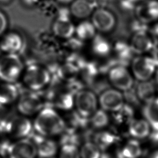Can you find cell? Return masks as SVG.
I'll use <instances>...</instances> for the list:
<instances>
[{"label":"cell","instance_id":"cell-36","mask_svg":"<svg viewBox=\"0 0 158 158\" xmlns=\"http://www.w3.org/2000/svg\"><path fill=\"white\" fill-rule=\"evenodd\" d=\"M148 158H158V150L152 152Z\"/></svg>","mask_w":158,"mask_h":158},{"label":"cell","instance_id":"cell-26","mask_svg":"<svg viewBox=\"0 0 158 158\" xmlns=\"http://www.w3.org/2000/svg\"><path fill=\"white\" fill-rule=\"evenodd\" d=\"M142 154L140 143L136 139L128 141L117 153V158H138Z\"/></svg>","mask_w":158,"mask_h":158},{"label":"cell","instance_id":"cell-17","mask_svg":"<svg viewBox=\"0 0 158 158\" xmlns=\"http://www.w3.org/2000/svg\"><path fill=\"white\" fill-rule=\"evenodd\" d=\"M99 4L96 0H73L70 3V14L78 19L85 20L90 17Z\"/></svg>","mask_w":158,"mask_h":158},{"label":"cell","instance_id":"cell-21","mask_svg":"<svg viewBox=\"0 0 158 158\" xmlns=\"http://www.w3.org/2000/svg\"><path fill=\"white\" fill-rule=\"evenodd\" d=\"M127 130L128 134L135 138H144L149 135L151 127L146 120L133 118Z\"/></svg>","mask_w":158,"mask_h":158},{"label":"cell","instance_id":"cell-38","mask_svg":"<svg viewBox=\"0 0 158 158\" xmlns=\"http://www.w3.org/2000/svg\"><path fill=\"white\" fill-rule=\"evenodd\" d=\"M73 0H56L57 2L63 4H70Z\"/></svg>","mask_w":158,"mask_h":158},{"label":"cell","instance_id":"cell-16","mask_svg":"<svg viewBox=\"0 0 158 158\" xmlns=\"http://www.w3.org/2000/svg\"><path fill=\"white\" fill-rule=\"evenodd\" d=\"M119 139L120 138L115 132L103 129L93 130L89 136V141L93 142L102 151H106Z\"/></svg>","mask_w":158,"mask_h":158},{"label":"cell","instance_id":"cell-42","mask_svg":"<svg viewBox=\"0 0 158 158\" xmlns=\"http://www.w3.org/2000/svg\"><path fill=\"white\" fill-rule=\"evenodd\" d=\"M1 49H0V56H1Z\"/></svg>","mask_w":158,"mask_h":158},{"label":"cell","instance_id":"cell-13","mask_svg":"<svg viewBox=\"0 0 158 158\" xmlns=\"http://www.w3.org/2000/svg\"><path fill=\"white\" fill-rule=\"evenodd\" d=\"M34 142L40 158H51L55 157L58 151V144L51 137L39 135L35 132L30 137Z\"/></svg>","mask_w":158,"mask_h":158},{"label":"cell","instance_id":"cell-5","mask_svg":"<svg viewBox=\"0 0 158 158\" xmlns=\"http://www.w3.org/2000/svg\"><path fill=\"white\" fill-rule=\"evenodd\" d=\"M98 98L91 89L82 88L74 97L75 110L83 118L89 119L98 109Z\"/></svg>","mask_w":158,"mask_h":158},{"label":"cell","instance_id":"cell-41","mask_svg":"<svg viewBox=\"0 0 158 158\" xmlns=\"http://www.w3.org/2000/svg\"><path fill=\"white\" fill-rule=\"evenodd\" d=\"M8 1V0H0L1 2H5V1Z\"/></svg>","mask_w":158,"mask_h":158},{"label":"cell","instance_id":"cell-7","mask_svg":"<svg viewBox=\"0 0 158 158\" xmlns=\"http://www.w3.org/2000/svg\"><path fill=\"white\" fill-rule=\"evenodd\" d=\"M107 80L115 89L126 91L133 88L134 80L129 70L125 65L116 64L107 72Z\"/></svg>","mask_w":158,"mask_h":158},{"label":"cell","instance_id":"cell-34","mask_svg":"<svg viewBox=\"0 0 158 158\" xmlns=\"http://www.w3.org/2000/svg\"><path fill=\"white\" fill-rule=\"evenodd\" d=\"M152 59L154 61L156 67H158V47H154L152 49Z\"/></svg>","mask_w":158,"mask_h":158},{"label":"cell","instance_id":"cell-25","mask_svg":"<svg viewBox=\"0 0 158 158\" xmlns=\"http://www.w3.org/2000/svg\"><path fill=\"white\" fill-rule=\"evenodd\" d=\"M112 52H114L117 61L120 62L121 65L125 66L129 63L131 59L133 54H134L129 44L122 41L116 42L112 46Z\"/></svg>","mask_w":158,"mask_h":158},{"label":"cell","instance_id":"cell-40","mask_svg":"<svg viewBox=\"0 0 158 158\" xmlns=\"http://www.w3.org/2000/svg\"><path fill=\"white\" fill-rule=\"evenodd\" d=\"M133 2H138V1H143V0H130Z\"/></svg>","mask_w":158,"mask_h":158},{"label":"cell","instance_id":"cell-43","mask_svg":"<svg viewBox=\"0 0 158 158\" xmlns=\"http://www.w3.org/2000/svg\"><path fill=\"white\" fill-rule=\"evenodd\" d=\"M51 158H56V157H51Z\"/></svg>","mask_w":158,"mask_h":158},{"label":"cell","instance_id":"cell-2","mask_svg":"<svg viewBox=\"0 0 158 158\" xmlns=\"http://www.w3.org/2000/svg\"><path fill=\"white\" fill-rule=\"evenodd\" d=\"M20 79L27 89L40 92L51 83L52 75L45 67L31 64L24 68Z\"/></svg>","mask_w":158,"mask_h":158},{"label":"cell","instance_id":"cell-35","mask_svg":"<svg viewBox=\"0 0 158 158\" xmlns=\"http://www.w3.org/2000/svg\"><path fill=\"white\" fill-rule=\"evenodd\" d=\"M6 133L5 132V130L2 128V127L0 125V145L5 143L6 141H8L6 138Z\"/></svg>","mask_w":158,"mask_h":158},{"label":"cell","instance_id":"cell-31","mask_svg":"<svg viewBox=\"0 0 158 158\" xmlns=\"http://www.w3.org/2000/svg\"><path fill=\"white\" fill-rule=\"evenodd\" d=\"M7 23V19L6 15L0 10V37L5 33Z\"/></svg>","mask_w":158,"mask_h":158},{"label":"cell","instance_id":"cell-32","mask_svg":"<svg viewBox=\"0 0 158 158\" xmlns=\"http://www.w3.org/2000/svg\"><path fill=\"white\" fill-rule=\"evenodd\" d=\"M9 143V141H7L0 145V158H8L7 149Z\"/></svg>","mask_w":158,"mask_h":158},{"label":"cell","instance_id":"cell-22","mask_svg":"<svg viewBox=\"0 0 158 158\" xmlns=\"http://www.w3.org/2000/svg\"><path fill=\"white\" fill-rule=\"evenodd\" d=\"M135 91L139 101L146 104L151 102L155 98V85L151 81L147 80L139 82L137 84Z\"/></svg>","mask_w":158,"mask_h":158},{"label":"cell","instance_id":"cell-1","mask_svg":"<svg viewBox=\"0 0 158 158\" xmlns=\"http://www.w3.org/2000/svg\"><path fill=\"white\" fill-rule=\"evenodd\" d=\"M33 125L34 132L51 138L60 135L65 128L63 117L54 108L48 106L37 114Z\"/></svg>","mask_w":158,"mask_h":158},{"label":"cell","instance_id":"cell-8","mask_svg":"<svg viewBox=\"0 0 158 158\" xmlns=\"http://www.w3.org/2000/svg\"><path fill=\"white\" fill-rule=\"evenodd\" d=\"M70 10L59 9L52 25V34L59 39L68 40L75 35V26L70 18Z\"/></svg>","mask_w":158,"mask_h":158},{"label":"cell","instance_id":"cell-10","mask_svg":"<svg viewBox=\"0 0 158 158\" xmlns=\"http://www.w3.org/2000/svg\"><path fill=\"white\" fill-rule=\"evenodd\" d=\"M101 109L114 113L120 110L125 104L123 94L115 88H107L102 91L98 98Z\"/></svg>","mask_w":158,"mask_h":158},{"label":"cell","instance_id":"cell-11","mask_svg":"<svg viewBox=\"0 0 158 158\" xmlns=\"http://www.w3.org/2000/svg\"><path fill=\"white\" fill-rule=\"evenodd\" d=\"M90 17L91 22L97 31L106 33L111 31L115 27V15L104 7L96 8Z\"/></svg>","mask_w":158,"mask_h":158},{"label":"cell","instance_id":"cell-37","mask_svg":"<svg viewBox=\"0 0 158 158\" xmlns=\"http://www.w3.org/2000/svg\"><path fill=\"white\" fill-rule=\"evenodd\" d=\"M100 158H112L111 156L107 153L106 151H103L102 153V155Z\"/></svg>","mask_w":158,"mask_h":158},{"label":"cell","instance_id":"cell-14","mask_svg":"<svg viewBox=\"0 0 158 158\" xmlns=\"http://www.w3.org/2000/svg\"><path fill=\"white\" fill-rule=\"evenodd\" d=\"M151 36L148 31L133 33L129 44L133 52L141 54L151 51L156 47L154 39Z\"/></svg>","mask_w":158,"mask_h":158},{"label":"cell","instance_id":"cell-24","mask_svg":"<svg viewBox=\"0 0 158 158\" xmlns=\"http://www.w3.org/2000/svg\"><path fill=\"white\" fill-rule=\"evenodd\" d=\"M113 114V122L118 127L127 126L133 119V107L128 104H124L123 107L118 111Z\"/></svg>","mask_w":158,"mask_h":158},{"label":"cell","instance_id":"cell-18","mask_svg":"<svg viewBox=\"0 0 158 158\" xmlns=\"http://www.w3.org/2000/svg\"><path fill=\"white\" fill-rule=\"evenodd\" d=\"M22 47V38L17 32L4 33L1 36L0 49L4 54H18Z\"/></svg>","mask_w":158,"mask_h":158},{"label":"cell","instance_id":"cell-6","mask_svg":"<svg viewBox=\"0 0 158 158\" xmlns=\"http://www.w3.org/2000/svg\"><path fill=\"white\" fill-rule=\"evenodd\" d=\"M6 135L20 139L30 138L34 132L33 122L26 116L14 114L4 128Z\"/></svg>","mask_w":158,"mask_h":158},{"label":"cell","instance_id":"cell-4","mask_svg":"<svg viewBox=\"0 0 158 158\" xmlns=\"http://www.w3.org/2000/svg\"><path fill=\"white\" fill-rule=\"evenodd\" d=\"M45 106L44 98L39 92L28 89L22 92L20 91L17 101V109L20 115L26 117L35 115Z\"/></svg>","mask_w":158,"mask_h":158},{"label":"cell","instance_id":"cell-27","mask_svg":"<svg viewBox=\"0 0 158 158\" xmlns=\"http://www.w3.org/2000/svg\"><path fill=\"white\" fill-rule=\"evenodd\" d=\"M97 30L91 21L83 20L75 26V35L83 41H89L97 34Z\"/></svg>","mask_w":158,"mask_h":158},{"label":"cell","instance_id":"cell-33","mask_svg":"<svg viewBox=\"0 0 158 158\" xmlns=\"http://www.w3.org/2000/svg\"><path fill=\"white\" fill-rule=\"evenodd\" d=\"M151 34L154 39L156 45L158 44V23H156L151 28Z\"/></svg>","mask_w":158,"mask_h":158},{"label":"cell","instance_id":"cell-9","mask_svg":"<svg viewBox=\"0 0 158 158\" xmlns=\"http://www.w3.org/2000/svg\"><path fill=\"white\" fill-rule=\"evenodd\" d=\"M8 158H37L36 146L30 138L9 143L7 149Z\"/></svg>","mask_w":158,"mask_h":158},{"label":"cell","instance_id":"cell-30","mask_svg":"<svg viewBox=\"0 0 158 158\" xmlns=\"http://www.w3.org/2000/svg\"><path fill=\"white\" fill-rule=\"evenodd\" d=\"M59 158H81L79 146L74 144L61 145Z\"/></svg>","mask_w":158,"mask_h":158},{"label":"cell","instance_id":"cell-28","mask_svg":"<svg viewBox=\"0 0 158 158\" xmlns=\"http://www.w3.org/2000/svg\"><path fill=\"white\" fill-rule=\"evenodd\" d=\"M108 112L102 109H98L89 118V125L93 130L105 129L110 123Z\"/></svg>","mask_w":158,"mask_h":158},{"label":"cell","instance_id":"cell-3","mask_svg":"<svg viewBox=\"0 0 158 158\" xmlns=\"http://www.w3.org/2000/svg\"><path fill=\"white\" fill-rule=\"evenodd\" d=\"M24 65L18 54H4L0 56V80L15 83L20 79Z\"/></svg>","mask_w":158,"mask_h":158},{"label":"cell","instance_id":"cell-39","mask_svg":"<svg viewBox=\"0 0 158 158\" xmlns=\"http://www.w3.org/2000/svg\"><path fill=\"white\" fill-rule=\"evenodd\" d=\"M156 81L158 83V70H157L156 73Z\"/></svg>","mask_w":158,"mask_h":158},{"label":"cell","instance_id":"cell-23","mask_svg":"<svg viewBox=\"0 0 158 158\" xmlns=\"http://www.w3.org/2000/svg\"><path fill=\"white\" fill-rule=\"evenodd\" d=\"M143 114L152 130L158 131V98L145 104L143 108Z\"/></svg>","mask_w":158,"mask_h":158},{"label":"cell","instance_id":"cell-20","mask_svg":"<svg viewBox=\"0 0 158 158\" xmlns=\"http://www.w3.org/2000/svg\"><path fill=\"white\" fill-rule=\"evenodd\" d=\"M89 41L91 51L96 57H106L112 52V46L105 37L96 34Z\"/></svg>","mask_w":158,"mask_h":158},{"label":"cell","instance_id":"cell-12","mask_svg":"<svg viewBox=\"0 0 158 158\" xmlns=\"http://www.w3.org/2000/svg\"><path fill=\"white\" fill-rule=\"evenodd\" d=\"M156 67L152 57L147 56H137L131 62L133 74L140 81L149 80L154 74Z\"/></svg>","mask_w":158,"mask_h":158},{"label":"cell","instance_id":"cell-19","mask_svg":"<svg viewBox=\"0 0 158 158\" xmlns=\"http://www.w3.org/2000/svg\"><path fill=\"white\" fill-rule=\"evenodd\" d=\"M20 90L15 83H0V104L8 106L17 102Z\"/></svg>","mask_w":158,"mask_h":158},{"label":"cell","instance_id":"cell-15","mask_svg":"<svg viewBox=\"0 0 158 158\" xmlns=\"http://www.w3.org/2000/svg\"><path fill=\"white\" fill-rule=\"evenodd\" d=\"M137 19L144 23H148L158 19V1L149 0L140 3L135 7Z\"/></svg>","mask_w":158,"mask_h":158},{"label":"cell","instance_id":"cell-29","mask_svg":"<svg viewBox=\"0 0 158 158\" xmlns=\"http://www.w3.org/2000/svg\"><path fill=\"white\" fill-rule=\"evenodd\" d=\"M81 158H100L103 151L91 141H86L81 145Z\"/></svg>","mask_w":158,"mask_h":158}]
</instances>
